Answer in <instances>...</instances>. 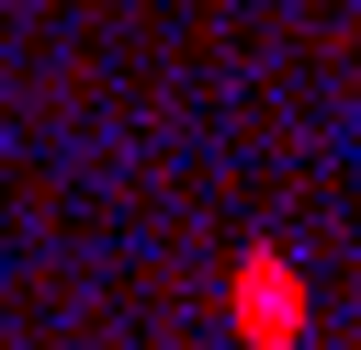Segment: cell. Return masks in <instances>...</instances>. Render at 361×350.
Wrapping results in <instances>:
<instances>
[{
    "mask_svg": "<svg viewBox=\"0 0 361 350\" xmlns=\"http://www.w3.org/2000/svg\"><path fill=\"white\" fill-rule=\"evenodd\" d=\"M237 339H248V350H293V339H305V282H293L271 248L237 271Z\"/></svg>",
    "mask_w": 361,
    "mask_h": 350,
    "instance_id": "cell-1",
    "label": "cell"
}]
</instances>
